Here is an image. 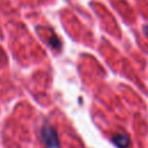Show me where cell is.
<instances>
[{
    "instance_id": "3",
    "label": "cell",
    "mask_w": 148,
    "mask_h": 148,
    "mask_svg": "<svg viewBox=\"0 0 148 148\" xmlns=\"http://www.w3.org/2000/svg\"><path fill=\"white\" fill-rule=\"evenodd\" d=\"M49 43H50V45H51L53 49H57V50H60V49H61V43H60L59 38H58L56 35H51V36H50Z\"/></svg>"
},
{
    "instance_id": "1",
    "label": "cell",
    "mask_w": 148,
    "mask_h": 148,
    "mask_svg": "<svg viewBox=\"0 0 148 148\" xmlns=\"http://www.w3.org/2000/svg\"><path fill=\"white\" fill-rule=\"evenodd\" d=\"M40 138H42L43 142L45 143V146L47 148H58L59 147L58 134H57L56 130L51 125L45 124L42 127V130H40Z\"/></svg>"
},
{
    "instance_id": "4",
    "label": "cell",
    "mask_w": 148,
    "mask_h": 148,
    "mask_svg": "<svg viewBox=\"0 0 148 148\" xmlns=\"http://www.w3.org/2000/svg\"><path fill=\"white\" fill-rule=\"evenodd\" d=\"M145 31H146V34L148 35V25H146V27H145Z\"/></svg>"
},
{
    "instance_id": "2",
    "label": "cell",
    "mask_w": 148,
    "mask_h": 148,
    "mask_svg": "<svg viewBox=\"0 0 148 148\" xmlns=\"http://www.w3.org/2000/svg\"><path fill=\"white\" fill-rule=\"evenodd\" d=\"M112 141L118 148H128L130 146V138L126 134H114L112 136Z\"/></svg>"
}]
</instances>
